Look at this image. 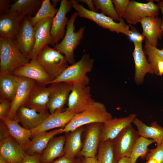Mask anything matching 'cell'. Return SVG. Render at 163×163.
I'll use <instances>...</instances> for the list:
<instances>
[{"mask_svg": "<svg viewBox=\"0 0 163 163\" xmlns=\"http://www.w3.org/2000/svg\"><path fill=\"white\" fill-rule=\"evenodd\" d=\"M30 61L20 50L15 39L0 36V73H12Z\"/></svg>", "mask_w": 163, "mask_h": 163, "instance_id": "6da1fadb", "label": "cell"}, {"mask_svg": "<svg viewBox=\"0 0 163 163\" xmlns=\"http://www.w3.org/2000/svg\"><path fill=\"white\" fill-rule=\"evenodd\" d=\"M112 118L111 114L107 112L103 104L95 101L85 110L76 113L62 129L63 132L67 133L92 123H103Z\"/></svg>", "mask_w": 163, "mask_h": 163, "instance_id": "7a4b0ae2", "label": "cell"}, {"mask_svg": "<svg viewBox=\"0 0 163 163\" xmlns=\"http://www.w3.org/2000/svg\"><path fill=\"white\" fill-rule=\"evenodd\" d=\"M78 16L77 12L73 13L68 20L65 35L62 41L56 44L53 48L64 54L68 63L72 64L75 62L74 51L79 45L83 39L85 29V26L81 27L75 31L74 22Z\"/></svg>", "mask_w": 163, "mask_h": 163, "instance_id": "3957f363", "label": "cell"}, {"mask_svg": "<svg viewBox=\"0 0 163 163\" xmlns=\"http://www.w3.org/2000/svg\"><path fill=\"white\" fill-rule=\"evenodd\" d=\"M94 63V59L88 54L85 53L78 61L69 66L58 77L49 84L65 82L72 84L80 83L88 85L90 79L87 74L92 70Z\"/></svg>", "mask_w": 163, "mask_h": 163, "instance_id": "277c9868", "label": "cell"}, {"mask_svg": "<svg viewBox=\"0 0 163 163\" xmlns=\"http://www.w3.org/2000/svg\"><path fill=\"white\" fill-rule=\"evenodd\" d=\"M72 7L78 14V16L90 20L98 26L117 33H121L129 37L130 34L129 26L121 18L120 21L116 22L111 18L102 13L94 12L88 10L77 0H71Z\"/></svg>", "mask_w": 163, "mask_h": 163, "instance_id": "5b68a950", "label": "cell"}, {"mask_svg": "<svg viewBox=\"0 0 163 163\" xmlns=\"http://www.w3.org/2000/svg\"><path fill=\"white\" fill-rule=\"evenodd\" d=\"M36 59L53 80L58 77L69 66L65 56L48 45L39 52Z\"/></svg>", "mask_w": 163, "mask_h": 163, "instance_id": "8992f818", "label": "cell"}, {"mask_svg": "<svg viewBox=\"0 0 163 163\" xmlns=\"http://www.w3.org/2000/svg\"><path fill=\"white\" fill-rule=\"evenodd\" d=\"M139 136L137 130L130 124L125 127L112 140L117 162L124 157H130L134 146Z\"/></svg>", "mask_w": 163, "mask_h": 163, "instance_id": "52a82bcc", "label": "cell"}, {"mask_svg": "<svg viewBox=\"0 0 163 163\" xmlns=\"http://www.w3.org/2000/svg\"><path fill=\"white\" fill-rule=\"evenodd\" d=\"M91 87L88 85L77 83L73 84L66 110H72L75 113L86 109L95 101L91 97Z\"/></svg>", "mask_w": 163, "mask_h": 163, "instance_id": "ba28073f", "label": "cell"}, {"mask_svg": "<svg viewBox=\"0 0 163 163\" xmlns=\"http://www.w3.org/2000/svg\"><path fill=\"white\" fill-rule=\"evenodd\" d=\"M159 9L158 5L152 0L146 3L130 0L123 18L131 25H136L143 18L157 17Z\"/></svg>", "mask_w": 163, "mask_h": 163, "instance_id": "9c48e42d", "label": "cell"}, {"mask_svg": "<svg viewBox=\"0 0 163 163\" xmlns=\"http://www.w3.org/2000/svg\"><path fill=\"white\" fill-rule=\"evenodd\" d=\"M72 7L71 1L61 0L58 11L53 18L50 33L52 37L51 45L54 46L62 39L66 33V26L69 19L66 17L67 14Z\"/></svg>", "mask_w": 163, "mask_h": 163, "instance_id": "30bf717a", "label": "cell"}, {"mask_svg": "<svg viewBox=\"0 0 163 163\" xmlns=\"http://www.w3.org/2000/svg\"><path fill=\"white\" fill-rule=\"evenodd\" d=\"M73 84L61 82L50 84V93L48 104V110L50 114L62 111L65 104L68 101Z\"/></svg>", "mask_w": 163, "mask_h": 163, "instance_id": "8fae6325", "label": "cell"}, {"mask_svg": "<svg viewBox=\"0 0 163 163\" xmlns=\"http://www.w3.org/2000/svg\"><path fill=\"white\" fill-rule=\"evenodd\" d=\"M103 123H96L87 125L85 131L82 148L77 155L85 158L94 157L99 148Z\"/></svg>", "mask_w": 163, "mask_h": 163, "instance_id": "7c38bea8", "label": "cell"}, {"mask_svg": "<svg viewBox=\"0 0 163 163\" xmlns=\"http://www.w3.org/2000/svg\"><path fill=\"white\" fill-rule=\"evenodd\" d=\"M36 83L31 89L24 106L39 113H48L50 87Z\"/></svg>", "mask_w": 163, "mask_h": 163, "instance_id": "4fadbf2b", "label": "cell"}, {"mask_svg": "<svg viewBox=\"0 0 163 163\" xmlns=\"http://www.w3.org/2000/svg\"><path fill=\"white\" fill-rule=\"evenodd\" d=\"M31 17H25L15 38L20 50L29 59L35 42V31L31 22Z\"/></svg>", "mask_w": 163, "mask_h": 163, "instance_id": "5bb4252c", "label": "cell"}, {"mask_svg": "<svg viewBox=\"0 0 163 163\" xmlns=\"http://www.w3.org/2000/svg\"><path fill=\"white\" fill-rule=\"evenodd\" d=\"M53 18H47L43 19L34 25L35 42L29 56L30 60L36 58L41 51L48 44H51L52 37L50 30Z\"/></svg>", "mask_w": 163, "mask_h": 163, "instance_id": "9a60e30c", "label": "cell"}, {"mask_svg": "<svg viewBox=\"0 0 163 163\" xmlns=\"http://www.w3.org/2000/svg\"><path fill=\"white\" fill-rule=\"evenodd\" d=\"M12 73L45 85L49 84L53 80L40 65L36 58L31 59L26 64L15 70Z\"/></svg>", "mask_w": 163, "mask_h": 163, "instance_id": "2e32d148", "label": "cell"}, {"mask_svg": "<svg viewBox=\"0 0 163 163\" xmlns=\"http://www.w3.org/2000/svg\"><path fill=\"white\" fill-rule=\"evenodd\" d=\"M136 117L135 114L120 118H112L103 123L100 142L107 140H113L126 126L131 124Z\"/></svg>", "mask_w": 163, "mask_h": 163, "instance_id": "e0dca14e", "label": "cell"}, {"mask_svg": "<svg viewBox=\"0 0 163 163\" xmlns=\"http://www.w3.org/2000/svg\"><path fill=\"white\" fill-rule=\"evenodd\" d=\"M75 114L72 110H66L60 112L50 114L39 126L31 130V138L42 132L54 129L64 128Z\"/></svg>", "mask_w": 163, "mask_h": 163, "instance_id": "ac0fdd59", "label": "cell"}, {"mask_svg": "<svg viewBox=\"0 0 163 163\" xmlns=\"http://www.w3.org/2000/svg\"><path fill=\"white\" fill-rule=\"evenodd\" d=\"M25 16L24 14L15 12L0 14V36L15 39Z\"/></svg>", "mask_w": 163, "mask_h": 163, "instance_id": "d6986e66", "label": "cell"}, {"mask_svg": "<svg viewBox=\"0 0 163 163\" xmlns=\"http://www.w3.org/2000/svg\"><path fill=\"white\" fill-rule=\"evenodd\" d=\"M142 43V42L134 43V48L133 53L135 67L134 79L138 85L142 83L146 74H154L152 68L144 53Z\"/></svg>", "mask_w": 163, "mask_h": 163, "instance_id": "ffe728a7", "label": "cell"}, {"mask_svg": "<svg viewBox=\"0 0 163 163\" xmlns=\"http://www.w3.org/2000/svg\"><path fill=\"white\" fill-rule=\"evenodd\" d=\"M50 114L39 113L22 105L18 110L15 119L23 127L31 130L39 126Z\"/></svg>", "mask_w": 163, "mask_h": 163, "instance_id": "44dd1931", "label": "cell"}, {"mask_svg": "<svg viewBox=\"0 0 163 163\" xmlns=\"http://www.w3.org/2000/svg\"><path fill=\"white\" fill-rule=\"evenodd\" d=\"M62 129L59 128L42 132L36 135L24 148L25 154L29 155L40 156L50 140L56 135L63 133Z\"/></svg>", "mask_w": 163, "mask_h": 163, "instance_id": "7402d4cb", "label": "cell"}, {"mask_svg": "<svg viewBox=\"0 0 163 163\" xmlns=\"http://www.w3.org/2000/svg\"><path fill=\"white\" fill-rule=\"evenodd\" d=\"M19 77L18 89L11 101L10 110L6 117L11 119H15L18 110L21 106L24 105L31 89L36 82L34 80L27 78Z\"/></svg>", "mask_w": 163, "mask_h": 163, "instance_id": "603a6c76", "label": "cell"}, {"mask_svg": "<svg viewBox=\"0 0 163 163\" xmlns=\"http://www.w3.org/2000/svg\"><path fill=\"white\" fill-rule=\"evenodd\" d=\"M25 154L23 148L11 136L0 140V155L9 163H22Z\"/></svg>", "mask_w": 163, "mask_h": 163, "instance_id": "cb8c5ba5", "label": "cell"}, {"mask_svg": "<svg viewBox=\"0 0 163 163\" xmlns=\"http://www.w3.org/2000/svg\"><path fill=\"white\" fill-rule=\"evenodd\" d=\"M162 21V19L157 17H145L139 21L143 30L142 35L154 47H157L158 39H161Z\"/></svg>", "mask_w": 163, "mask_h": 163, "instance_id": "d4e9b609", "label": "cell"}, {"mask_svg": "<svg viewBox=\"0 0 163 163\" xmlns=\"http://www.w3.org/2000/svg\"><path fill=\"white\" fill-rule=\"evenodd\" d=\"M66 136L53 137L40 156L41 163H50L56 158L64 155Z\"/></svg>", "mask_w": 163, "mask_h": 163, "instance_id": "484cf974", "label": "cell"}, {"mask_svg": "<svg viewBox=\"0 0 163 163\" xmlns=\"http://www.w3.org/2000/svg\"><path fill=\"white\" fill-rule=\"evenodd\" d=\"M85 130V127L83 126L66 133L64 148V156L70 158H75L82 148V137Z\"/></svg>", "mask_w": 163, "mask_h": 163, "instance_id": "4316f807", "label": "cell"}, {"mask_svg": "<svg viewBox=\"0 0 163 163\" xmlns=\"http://www.w3.org/2000/svg\"><path fill=\"white\" fill-rule=\"evenodd\" d=\"M0 119L8 127L10 136L24 149L30 141L31 130L21 126L15 119H11L7 117Z\"/></svg>", "mask_w": 163, "mask_h": 163, "instance_id": "83f0119b", "label": "cell"}, {"mask_svg": "<svg viewBox=\"0 0 163 163\" xmlns=\"http://www.w3.org/2000/svg\"><path fill=\"white\" fill-rule=\"evenodd\" d=\"M19 77L13 73H0V100L12 101L18 87Z\"/></svg>", "mask_w": 163, "mask_h": 163, "instance_id": "f1b7e54d", "label": "cell"}, {"mask_svg": "<svg viewBox=\"0 0 163 163\" xmlns=\"http://www.w3.org/2000/svg\"><path fill=\"white\" fill-rule=\"evenodd\" d=\"M133 123L136 126L140 136L154 140L157 146L161 144L163 141V127L156 121L152 123L151 126H149L136 117Z\"/></svg>", "mask_w": 163, "mask_h": 163, "instance_id": "f546056e", "label": "cell"}, {"mask_svg": "<svg viewBox=\"0 0 163 163\" xmlns=\"http://www.w3.org/2000/svg\"><path fill=\"white\" fill-rule=\"evenodd\" d=\"M42 3V0H17L11 5L8 12H17L30 17L34 16Z\"/></svg>", "mask_w": 163, "mask_h": 163, "instance_id": "4dcf8cb0", "label": "cell"}, {"mask_svg": "<svg viewBox=\"0 0 163 163\" xmlns=\"http://www.w3.org/2000/svg\"><path fill=\"white\" fill-rule=\"evenodd\" d=\"M99 163H117L112 140H107L101 142L97 157Z\"/></svg>", "mask_w": 163, "mask_h": 163, "instance_id": "1f68e13d", "label": "cell"}, {"mask_svg": "<svg viewBox=\"0 0 163 163\" xmlns=\"http://www.w3.org/2000/svg\"><path fill=\"white\" fill-rule=\"evenodd\" d=\"M155 142L151 139L140 136L137 140L131 154L130 163H136L138 158L140 156L144 158L149 151L148 147Z\"/></svg>", "mask_w": 163, "mask_h": 163, "instance_id": "d6a6232c", "label": "cell"}, {"mask_svg": "<svg viewBox=\"0 0 163 163\" xmlns=\"http://www.w3.org/2000/svg\"><path fill=\"white\" fill-rule=\"evenodd\" d=\"M143 51L148 56L147 60L152 68L154 74L158 75L157 64L158 62L163 61V49L159 50L153 46L145 39Z\"/></svg>", "mask_w": 163, "mask_h": 163, "instance_id": "836d02e7", "label": "cell"}, {"mask_svg": "<svg viewBox=\"0 0 163 163\" xmlns=\"http://www.w3.org/2000/svg\"><path fill=\"white\" fill-rule=\"evenodd\" d=\"M58 9L56 8L51 4L50 0H42L41 6L36 14L31 17L30 21L34 25L39 21L47 18H53Z\"/></svg>", "mask_w": 163, "mask_h": 163, "instance_id": "e575fe53", "label": "cell"}, {"mask_svg": "<svg viewBox=\"0 0 163 163\" xmlns=\"http://www.w3.org/2000/svg\"><path fill=\"white\" fill-rule=\"evenodd\" d=\"M97 11L100 10L101 13L111 18L115 21L119 22L121 18L117 15L112 0H93Z\"/></svg>", "mask_w": 163, "mask_h": 163, "instance_id": "d590c367", "label": "cell"}, {"mask_svg": "<svg viewBox=\"0 0 163 163\" xmlns=\"http://www.w3.org/2000/svg\"><path fill=\"white\" fill-rule=\"evenodd\" d=\"M145 157L147 160L153 159L158 163H163V145H157L156 148L150 150Z\"/></svg>", "mask_w": 163, "mask_h": 163, "instance_id": "8d00e7d4", "label": "cell"}, {"mask_svg": "<svg viewBox=\"0 0 163 163\" xmlns=\"http://www.w3.org/2000/svg\"><path fill=\"white\" fill-rule=\"evenodd\" d=\"M130 0H112L116 11L119 17L123 18Z\"/></svg>", "mask_w": 163, "mask_h": 163, "instance_id": "74e56055", "label": "cell"}, {"mask_svg": "<svg viewBox=\"0 0 163 163\" xmlns=\"http://www.w3.org/2000/svg\"><path fill=\"white\" fill-rule=\"evenodd\" d=\"M11 102L6 100H0V118L7 117L11 108Z\"/></svg>", "mask_w": 163, "mask_h": 163, "instance_id": "f35d334b", "label": "cell"}, {"mask_svg": "<svg viewBox=\"0 0 163 163\" xmlns=\"http://www.w3.org/2000/svg\"><path fill=\"white\" fill-rule=\"evenodd\" d=\"M131 29L130 34L128 37L130 40L133 43L135 42H142L144 37L142 34H140L134 27L130 26Z\"/></svg>", "mask_w": 163, "mask_h": 163, "instance_id": "ab89813d", "label": "cell"}, {"mask_svg": "<svg viewBox=\"0 0 163 163\" xmlns=\"http://www.w3.org/2000/svg\"><path fill=\"white\" fill-rule=\"evenodd\" d=\"M8 129L6 125L1 120L0 121V140L10 136Z\"/></svg>", "mask_w": 163, "mask_h": 163, "instance_id": "60d3db41", "label": "cell"}, {"mask_svg": "<svg viewBox=\"0 0 163 163\" xmlns=\"http://www.w3.org/2000/svg\"><path fill=\"white\" fill-rule=\"evenodd\" d=\"M12 1L11 0H0V14L8 13L11 5L10 3Z\"/></svg>", "mask_w": 163, "mask_h": 163, "instance_id": "b9f144b4", "label": "cell"}, {"mask_svg": "<svg viewBox=\"0 0 163 163\" xmlns=\"http://www.w3.org/2000/svg\"><path fill=\"white\" fill-rule=\"evenodd\" d=\"M22 163H41L39 155H29L25 154Z\"/></svg>", "mask_w": 163, "mask_h": 163, "instance_id": "7bdbcfd3", "label": "cell"}, {"mask_svg": "<svg viewBox=\"0 0 163 163\" xmlns=\"http://www.w3.org/2000/svg\"><path fill=\"white\" fill-rule=\"evenodd\" d=\"M76 159L67 157L64 155L50 163H75Z\"/></svg>", "mask_w": 163, "mask_h": 163, "instance_id": "ee69618b", "label": "cell"}, {"mask_svg": "<svg viewBox=\"0 0 163 163\" xmlns=\"http://www.w3.org/2000/svg\"><path fill=\"white\" fill-rule=\"evenodd\" d=\"M78 2L85 3L88 6L89 10L97 12V11L92 0H77Z\"/></svg>", "mask_w": 163, "mask_h": 163, "instance_id": "f6af8a7d", "label": "cell"}, {"mask_svg": "<svg viewBox=\"0 0 163 163\" xmlns=\"http://www.w3.org/2000/svg\"><path fill=\"white\" fill-rule=\"evenodd\" d=\"M81 163H99L97 157H84L81 160Z\"/></svg>", "mask_w": 163, "mask_h": 163, "instance_id": "bcb514c9", "label": "cell"}, {"mask_svg": "<svg viewBox=\"0 0 163 163\" xmlns=\"http://www.w3.org/2000/svg\"><path fill=\"white\" fill-rule=\"evenodd\" d=\"M158 3V5L159 7V9L161 10L162 15L163 19L161 26V29L162 36H163V0H157Z\"/></svg>", "mask_w": 163, "mask_h": 163, "instance_id": "7dc6e473", "label": "cell"}, {"mask_svg": "<svg viewBox=\"0 0 163 163\" xmlns=\"http://www.w3.org/2000/svg\"><path fill=\"white\" fill-rule=\"evenodd\" d=\"M157 68L158 72V75H161L163 74V61H160L157 64Z\"/></svg>", "mask_w": 163, "mask_h": 163, "instance_id": "c3c4849f", "label": "cell"}, {"mask_svg": "<svg viewBox=\"0 0 163 163\" xmlns=\"http://www.w3.org/2000/svg\"><path fill=\"white\" fill-rule=\"evenodd\" d=\"M117 163H130V158L127 157H124L119 160Z\"/></svg>", "mask_w": 163, "mask_h": 163, "instance_id": "681fc988", "label": "cell"}, {"mask_svg": "<svg viewBox=\"0 0 163 163\" xmlns=\"http://www.w3.org/2000/svg\"><path fill=\"white\" fill-rule=\"evenodd\" d=\"M0 163H9L5 158L0 155Z\"/></svg>", "mask_w": 163, "mask_h": 163, "instance_id": "f907efd6", "label": "cell"}, {"mask_svg": "<svg viewBox=\"0 0 163 163\" xmlns=\"http://www.w3.org/2000/svg\"><path fill=\"white\" fill-rule=\"evenodd\" d=\"M146 163H158L155 160L153 159H150L148 160Z\"/></svg>", "mask_w": 163, "mask_h": 163, "instance_id": "816d5d0a", "label": "cell"}, {"mask_svg": "<svg viewBox=\"0 0 163 163\" xmlns=\"http://www.w3.org/2000/svg\"><path fill=\"white\" fill-rule=\"evenodd\" d=\"M59 0H52V1L53 2V4H52V5L54 7H55L57 3L59 2Z\"/></svg>", "mask_w": 163, "mask_h": 163, "instance_id": "f5cc1de1", "label": "cell"}, {"mask_svg": "<svg viewBox=\"0 0 163 163\" xmlns=\"http://www.w3.org/2000/svg\"><path fill=\"white\" fill-rule=\"evenodd\" d=\"M75 163H81V160H80L79 159H76V161Z\"/></svg>", "mask_w": 163, "mask_h": 163, "instance_id": "db71d44e", "label": "cell"}, {"mask_svg": "<svg viewBox=\"0 0 163 163\" xmlns=\"http://www.w3.org/2000/svg\"><path fill=\"white\" fill-rule=\"evenodd\" d=\"M161 144H162V145H163V142H162V143H161Z\"/></svg>", "mask_w": 163, "mask_h": 163, "instance_id": "11a10c76", "label": "cell"}]
</instances>
